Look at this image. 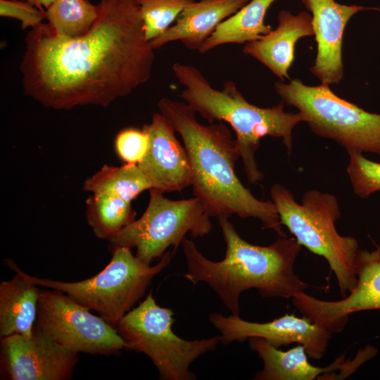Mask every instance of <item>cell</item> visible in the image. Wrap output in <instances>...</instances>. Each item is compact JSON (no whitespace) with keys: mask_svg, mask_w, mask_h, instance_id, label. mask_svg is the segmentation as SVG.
<instances>
[{"mask_svg":"<svg viewBox=\"0 0 380 380\" xmlns=\"http://www.w3.org/2000/svg\"><path fill=\"white\" fill-rule=\"evenodd\" d=\"M250 0H200L188 6L163 34L150 41L154 50L179 41L186 49L199 51L217 27Z\"/></svg>","mask_w":380,"mask_h":380,"instance_id":"obj_17","label":"cell"},{"mask_svg":"<svg viewBox=\"0 0 380 380\" xmlns=\"http://www.w3.org/2000/svg\"><path fill=\"white\" fill-rule=\"evenodd\" d=\"M347 152L350 158L346 172L355 194L367 198L380 191V163L369 160L360 151Z\"/></svg>","mask_w":380,"mask_h":380,"instance_id":"obj_25","label":"cell"},{"mask_svg":"<svg viewBox=\"0 0 380 380\" xmlns=\"http://www.w3.org/2000/svg\"><path fill=\"white\" fill-rule=\"evenodd\" d=\"M374 250L360 249L355 261L357 283L348 295L339 300H323L303 292L292 297L296 308L317 325L338 333L351 313L380 310V245Z\"/></svg>","mask_w":380,"mask_h":380,"instance_id":"obj_11","label":"cell"},{"mask_svg":"<svg viewBox=\"0 0 380 380\" xmlns=\"http://www.w3.org/2000/svg\"><path fill=\"white\" fill-rule=\"evenodd\" d=\"M152 184L138 164L122 166L103 165L88 177L83 190L92 194H108L131 202L142 191L152 189Z\"/></svg>","mask_w":380,"mask_h":380,"instance_id":"obj_21","label":"cell"},{"mask_svg":"<svg viewBox=\"0 0 380 380\" xmlns=\"http://www.w3.org/2000/svg\"><path fill=\"white\" fill-rule=\"evenodd\" d=\"M270 195L280 222L312 253L324 257L335 274L343 297L356 285L355 261L359 244L354 237L340 235L335 222L341 217L336 197L318 190L306 191L297 203L289 190L272 185Z\"/></svg>","mask_w":380,"mask_h":380,"instance_id":"obj_5","label":"cell"},{"mask_svg":"<svg viewBox=\"0 0 380 380\" xmlns=\"http://www.w3.org/2000/svg\"><path fill=\"white\" fill-rule=\"evenodd\" d=\"M163 192L149 189V200L142 215L108 240L112 253L120 247L136 248V256L146 264L160 258L173 246L175 253L188 233L204 236L212 229L210 217L198 198L171 200Z\"/></svg>","mask_w":380,"mask_h":380,"instance_id":"obj_9","label":"cell"},{"mask_svg":"<svg viewBox=\"0 0 380 380\" xmlns=\"http://www.w3.org/2000/svg\"><path fill=\"white\" fill-rule=\"evenodd\" d=\"M148 134L149 146L139 167L152 187L163 193L181 191L191 186L192 174L187 152L167 118L159 113L142 127Z\"/></svg>","mask_w":380,"mask_h":380,"instance_id":"obj_14","label":"cell"},{"mask_svg":"<svg viewBox=\"0 0 380 380\" xmlns=\"http://www.w3.org/2000/svg\"><path fill=\"white\" fill-rule=\"evenodd\" d=\"M87 220L96 237L107 241L134 221L131 202L108 194H92L86 201Z\"/></svg>","mask_w":380,"mask_h":380,"instance_id":"obj_22","label":"cell"},{"mask_svg":"<svg viewBox=\"0 0 380 380\" xmlns=\"http://www.w3.org/2000/svg\"><path fill=\"white\" fill-rule=\"evenodd\" d=\"M312 14L317 53L310 72L322 84H336L343 78L342 44L346 26L360 11L377 9L340 4L334 0H301Z\"/></svg>","mask_w":380,"mask_h":380,"instance_id":"obj_15","label":"cell"},{"mask_svg":"<svg viewBox=\"0 0 380 380\" xmlns=\"http://www.w3.org/2000/svg\"><path fill=\"white\" fill-rule=\"evenodd\" d=\"M111 253L110 262L101 272L80 281H56L20 272L32 283L61 291L89 310L97 312L116 328L143 297L153 278L170 265L173 253H165L153 266L134 255L128 248H118Z\"/></svg>","mask_w":380,"mask_h":380,"instance_id":"obj_6","label":"cell"},{"mask_svg":"<svg viewBox=\"0 0 380 380\" xmlns=\"http://www.w3.org/2000/svg\"><path fill=\"white\" fill-rule=\"evenodd\" d=\"M61 291H40L34 327L75 353L115 354L130 349L117 329Z\"/></svg>","mask_w":380,"mask_h":380,"instance_id":"obj_10","label":"cell"},{"mask_svg":"<svg viewBox=\"0 0 380 380\" xmlns=\"http://www.w3.org/2000/svg\"><path fill=\"white\" fill-rule=\"evenodd\" d=\"M0 15L20 20L23 29H32L46 19L45 11L25 0H0Z\"/></svg>","mask_w":380,"mask_h":380,"instance_id":"obj_27","label":"cell"},{"mask_svg":"<svg viewBox=\"0 0 380 380\" xmlns=\"http://www.w3.org/2000/svg\"><path fill=\"white\" fill-rule=\"evenodd\" d=\"M251 348L256 352L263 362L256 380H331L339 371L344 362V354L325 367L311 365L305 348L298 345L287 351H282L261 338H249Z\"/></svg>","mask_w":380,"mask_h":380,"instance_id":"obj_18","label":"cell"},{"mask_svg":"<svg viewBox=\"0 0 380 380\" xmlns=\"http://www.w3.org/2000/svg\"><path fill=\"white\" fill-rule=\"evenodd\" d=\"M274 89L296 108L314 134L346 151L380 154V114L368 112L336 95L327 84L308 86L300 79L277 81Z\"/></svg>","mask_w":380,"mask_h":380,"instance_id":"obj_7","label":"cell"},{"mask_svg":"<svg viewBox=\"0 0 380 380\" xmlns=\"http://www.w3.org/2000/svg\"><path fill=\"white\" fill-rule=\"evenodd\" d=\"M172 72L184 87L179 96L209 124L228 123L236 134L240 158L251 184L263 179L255 153L260 139L266 136L281 139L289 154L293 144V130L301 122L302 114L286 112L284 102L270 108L250 103L239 91L234 82L227 80L221 90L213 87L196 67L175 63Z\"/></svg>","mask_w":380,"mask_h":380,"instance_id":"obj_4","label":"cell"},{"mask_svg":"<svg viewBox=\"0 0 380 380\" xmlns=\"http://www.w3.org/2000/svg\"><path fill=\"white\" fill-rule=\"evenodd\" d=\"M173 316V311L158 305L150 293L122 318L116 329L130 349L144 353L153 361L160 379H196V374L189 370L191 364L215 350L220 336L185 340L174 333Z\"/></svg>","mask_w":380,"mask_h":380,"instance_id":"obj_8","label":"cell"},{"mask_svg":"<svg viewBox=\"0 0 380 380\" xmlns=\"http://www.w3.org/2000/svg\"><path fill=\"white\" fill-rule=\"evenodd\" d=\"M148 146L149 137L143 128L123 129L115 139V151L125 163L139 164L145 157Z\"/></svg>","mask_w":380,"mask_h":380,"instance_id":"obj_26","label":"cell"},{"mask_svg":"<svg viewBox=\"0 0 380 380\" xmlns=\"http://www.w3.org/2000/svg\"><path fill=\"white\" fill-rule=\"evenodd\" d=\"M196 0H138L146 39L163 34Z\"/></svg>","mask_w":380,"mask_h":380,"instance_id":"obj_24","label":"cell"},{"mask_svg":"<svg viewBox=\"0 0 380 380\" xmlns=\"http://www.w3.org/2000/svg\"><path fill=\"white\" fill-rule=\"evenodd\" d=\"M6 264L15 274L0 284V336H30L37 317L41 291L13 261L7 260Z\"/></svg>","mask_w":380,"mask_h":380,"instance_id":"obj_19","label":"cell"},{"mask_svg":"<svg viewBox=\"0 0 380 380\" xmlns=\"http://www.w3.org/2000/svg\"><path fill=\"white\" fill-rule=\"evenodd\" d=\"M84 34L55 32L49 23L31 29L20 64L24 93L56 110L106 107L147 82L155 61L138 0H100Z\"/></svg>","mask_w":380,"mask_h":380,"instance_id":"obj_1","label":"cell"},{"mask_svg":"<svg viewBox=\"0 0 380 380\" xmlns=\"http://www.w3.org/2000/svg\"><path fill=\"white\" fill-rule=\"evenodd\" d=\"M45 12L55 32L69 38L84 34L98 17L97 5L89 0H54Z\"/></svg>","mask_w":380,"mask_h":380,"instance_id":"obj_23","label":"cell"},{"mask_svg":"<svg viewBox=\"0 0 380 380\" xmlns=\"http://www.w3.org/2000/svg\"><path fill=\"white\" fill-rule=\"evenodd\" d=\"M32 4L34 5L37 8L45 11L47 9L50 5L53 3L54 0H25Z\"/></svg>","mask_w":380,"mask_h":380,"instance_id":"obj_28","label":"cell"},{"mask_svg":"<svg viewBox=\"0 0 380 380\" xmlns=\"http://www.w3.org/2000/svg\"><path fill=\"white\" fill-rule=\"evenodd\" d=\"M217 220L227 246L224 259L209 260L185 237L181 246L187 271L183 277L194 285L207 284L232 315H239L245 290L255 289L263 298H290L310 286L294 272L301 250L295 237L279 236L270 246H256L243 239L227 217Z\"/></svg>","mask_w":380,"mask_h":380,"instance_id":"obj_3","label":"cell"},{"mask_svg":"<svg viewBox=\"0 0 380 380\" xmlns=\"http://www.w3.org/2000/svg\"><path fill=\"white\" fill-rule=\"evenodd\" d=\"M1 379L67 380L72 377L78 353L58 344L34 327L30 336L1 338Z\"/></svg>","mask_w":380,"mask_h":380,"instance_id":"obj_12","label":"cell"},{"mask_svg":"<svg viewBox=\"0 0 380 380\" xmlns=\"http://www.w3.org/2000/svg\"><path fill=\"white\" fill-rule=\"evenodd\" d=\"M275 1L251 0L222 22L198 52L203 54L227 44H246L269 34L272 28L265 23V18L268 8Z\"/></svg>","mask_w":380,"mask_h":380,"instance_id":"obj_20","label":"cell"},{"mask_svg":"<svg viewBox=\"0 0 380 380\" xmlns=\"http://www.w3.org/2000/svg\"><path fill=\"white\" fill-rule=\"evenodd\" d=\"M275 30L245 44L243 53L267 67L281 81L290 80L288 70L294 61L295 45L302 37L314 35L312 17L307 12L293 15L281 11Z\"/></svg>","mask_w":380,"mask_h":380,"instance_id":"obj_16","label":"cell"},{"mask_svg":"<svg viewBox=\"0 0 380 380\" xmlns=\"http://www.w3.org/2000/svg\"><path fill=\"white\" fill-rule=\"evenodd\" d=\"M158 108L181 137L192 174L193 192L210 217L259 220L263 228L286 236L272 201H260L245 187L235 172L240 158L236 139L222 122L202 125L186 102L163 97Z\"/></svg>","mask_w":380,"mask_h":380,"instance_id":"obj_2","label":"cell"},{"mask_svg":"<svg viewBox=\"0 0 380 380\" xmlns=\"http://www.w3.org/2000/svg\"><path fill=\"white\" fill-rule=\"evenodd\" d=\"M209 320L220 331V342L224 345L251 338H263L276 348L296 343L303 346L308 355L315 360L323 357L334 334L305 316L288 314L259 323L244 320L236 315L227 317L213 312Z\"/></svg>","mask_w":380,"mask_h":380,"instance_id":"obj_13","label":"cell"}]
</instances>
